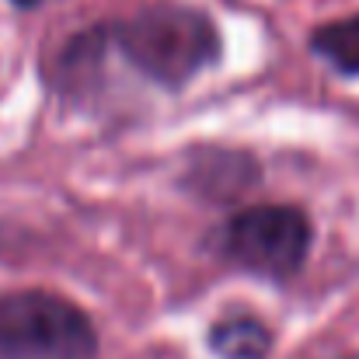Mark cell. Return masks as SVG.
I'll use <instances>...</instances> for the list:
<instances>
[{"mask_svg": "<svg viewBox=\"0 0 359 359\" xmlns=\"http://www.w3.org/2000/svg\"><path fill=\"white\" fill-rule=\"evenodd\" d=\"M102 32L116 56H122L140 77L154 81L164 91L185 88L192 77H199L220 60L217 25L203 11L178 4L147 7Z\"/></svg>", "mask_w": 359, "mask_h": 359, "instance_id": "obj_1", "label": "cell"}, {"mask_svg": "<svg viewBox=\"0 0 359 359\" xmlns=\"http://www.w3.org/2000/svg\"><path fill=\"white\" fill-rule=\"evenodd\" d=\"M91 318L67 297L18 290L0 297V359H95Z\"/></svg>", "mask_w": 359, "mask_h": 359, "instance_id": "obj_2", "label": "cell"}, {"mask_svg": "<svg viewBox=\"0 0 359 359\" xmlns=\"http://www.w3.org/2000/svg\"><path fill=\"white\" fill-rule=\"evenodd\" d=\"M217 251L244 272L286 279L307 262L311 220L297 206H251L220 227Z\"/></svg>", "mask_w": 359, "mask_h": 359, "instance_id": "obj_3", "label": "cell"}, {"mask_svg": "<svg viewBox=\"0 0 359 359\" xmlns=\"http://www.w3.org/2000/svg\"><path fill=\"white\" fill-rule=\"evenodd\" d=\"M210 349L220 359H265L272 353V332L258 318L231 314L210 328Z\"/></svg>", "mask_w": 359, "mask_h": 359, "instance_id": "obj_4", "label": "cell"}, {"mask_svg": "<svg viewBox=\"0 0 359 359\" xmlns=\"http://www.w3.org/2000/svg\"><path fill=\"white\" fill-rule=\"evenodd\" d=\"M311 49L332 63L339 74H359V14L349 21H335V25H325L311 35Z\"/></svg>", "mask_w": 359, "mask_h": 359, "instance_id": "obj_5", "label": "cell"}, {"mask_svg": "<svg viewBox=\"0 0 359 359\" xmlns=\"http://www.w3.org/2000/svg\"><path fill=\"white\" fill-rule=\"evenodd\" d=\"M11 4H18V7H35V4H42V0H11Z\"/></svg>", "mask_w": 359, "mask_h": 359, "instance_id": "obj_6", "label": "cell"}]
</instances>
